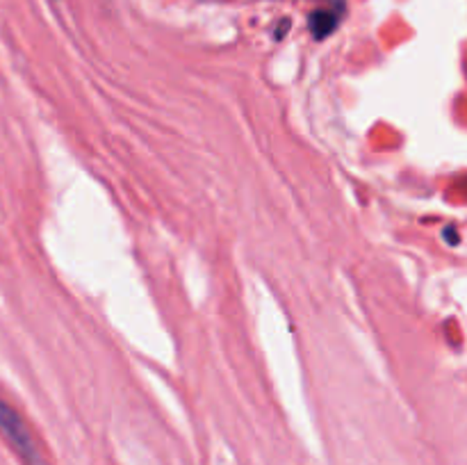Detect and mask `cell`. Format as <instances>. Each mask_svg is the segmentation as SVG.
Masks as SVG:
<instances>
[{
  "label": "cell",
  "mask_w": 467,
  "mask_h": 465,
  "mask_svg": "<svg viewBox=\"0 0 467 465\" xmlns=\"http://www.w3.org/2000/svg\"><path fill=\"white\" fill-rule=\"evenodd\" d=\"M0 433L5 436L7 443L19 452V456H21L26 463L39 465L37 445L32 440L26 422H23L21 415H19V413L3 399H0Z\"/></svg>",
  "instance_id": "6da1fadb"
},
{
  "label": "cell",
  "mask_w": 467,
  "mask_h": 465,
  "mask_svg": "<svg viewBox=\"0 0 467 465\" xmlns=\"http://www.w3.org/2000/svg\"><path fill=\"white\" fill-rule=\"evenodd\" d=\"M338 21H340V17L335 10H317L310 17V30L317 39H324L338 27Z\"/></svg>",
  "instance_id": "7a4b0ae2"
}]
</instances>
